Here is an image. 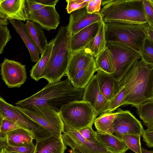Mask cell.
<instances>
[{
	"label": "cell",
	"mask_w": 153,
	"mask_h": 153,
	"mask_svg": "<svg viewBox=\"0 0 153 153\" xmlns=\"http://www.w3.org/2000/svg\"><path fill=\"white\" fill-rule=\"evenodd\" d=\"M84 89L74 87L67 78L48 84L28 97L17 101L16 106L28 109L48 105L60 110L62 106L71 102L83 99Z\"/></svg>",
	"instance_id": "6da1fadb"
},
{
	"label": "cell",
	"mask_w": 153,
	"mask_h": 153,
	"mask_svg": "<svg viewBox=\"0 0 153 153\" xmlns=\"http://www.w3.org/2000/svg\"><path fill=\"white\" fill-rule=\"evenodd\" d=\"M72 20L70 16L68 24L60 27L55 37V42L42 78L48 83L53 84L61 81L66 74L72 52L71 47Z\"/></svg>",
	"instance_id": "7a4b0ae2"
},
{
	"label": "cell",
	"mask_w": 153,
	"mask_h": 153,
	"mask_svg": "<svg viewBox=\"0 0 153 153\" xmlns=\"http://www.w3.org/2000/svg\"><path fill=\"white\" fill-rule=\"evenodd\" d=\"M102 5L99 13L105 23H147L143 0H102Z\"/></svg>",
	"instance_id": "3957f363"
},
{
	"label": "cell",
	"mask_w": 153,
	"mask_h": 153,
	"mask_svg": "<svg viewBox=\"0 0 153 153\" xmlns=\"http://www.w3.org/2000/svg\"><path fill=\"white\" fill-rule=\"evenodd\" d=\"M105 23L107 43L122 44L140 53L148 36L149 26L147 23L131 24L109 22Z\"/></svg>",
	"instance_id": "277c9868"
},
{
	"label": "cell",
	"mask_w": 153,
	"mask_h": 153,
	"mask_svg": "<svg viewBox=\"0 0 153 153\" xmlns=\"http://www.w3.org/2000/svg\"><path fill=\"white\" fill-rule=\"evenodd\" d=\"M60 114L64 124L78 130L92 127L98 116L90 104L83 100L62 105Z\"/></svg>",
	"instance_id": "5b68a950"
},
{
	"label": "cell",
	"mask_w": 153,
	"mask_h": 153,
	"mask_svg": "<svg viewBox=\"0 0 153 153\" xmlns=\"http://www.w3.org/2000/svg\"><path fill=\"white\" fill-rule=\"evenodd\" d=\"M137 74L131 94L125 99L124 105L133 106L153 100V65L142 60L136 62Z\"/></svg>",
	"instance_id": "8992f818"
},
{
	"label": "cell",
	"mask_w": 153,
	"mask_h": 153,
	"mask_svg": "<svg viewBox=\"0 0 153 153\" xmlns=\"http://www.w3.org/2000/svg\"><path fill=\"white\" fill-rule=\"evenodd\" d=\"M14 107L26 117L43 127L51 134L62 136L64 124L60 110L48 105L28 109L16 106Z\"/></svg>",
	"instance_id": "52a82bcc"
},
{
	"label": "cell",
	"mask_w": 153,
	"mask_h": 153,
	"mask_svg": "<svg viewBox=\"0 0 153 153\" xmlns=\"http://www.w3.org/2000/svg\"><path fill=\"white\" fill-rule=\"evenodd\" d=\"M0 116L10 119L21 128L30 132L36 141L52 135L48 131L26 117L1 97H0Z\"/></svg>",
	"instance_id": "ba28073f"
},
{
	"label": "cell",
	"mask_w": 153,
	"mask_h": 153,
	"mask_svg": "<svg viewBox=\"0 0 153 153\" xmlns=\"http://www.w3.org/2000/svg\"><path fill=\"white\" fill-rule=\"evenodd\" d=\"M106 46L114 56L116 71L112 75L120 82L133 65L141 59L140 55L133 49L120 43H108Z\"/></svg>",
	"instance_id": "9c48e42d"
},
{
	"label": "cell",
	"mask_w": 153,
	"mask_h": 153,
	"mask_svg": "<svg viewBox=\"0 0 153 153\" xmlns=\"http://www.w3.org/2000/svg\"><path fill=\"white\" fill-rule=\"evenodd\" d=\"M62 137L64 144L71 149L70 153H110L100 144L87 140L78 130L65 124Z\"/></svg>",
	"instance_id": "30bf717a"
},
{
	"label": "cell",
	"mask_w": 153,
	"mask_h": 153,
	"mask_svg": "<svg viewBox=\"0 0 153 153\" xmlns=\"http://www.w3.org/2000/svg\"><path fill=\"white\" fill-rule=\"evenodd\" d=\"M95 63L94 56L87 48L72 53L66 74L68 79L70 80L74 78L88 76Z\"/></svg>",
	"instance_id": "8fae6325"
},
{
	"label": "cell",
	"mask_w": 153,
	"mask_h": 153,
	"mask_svg": "<svg viewBox=\"0 0 153 153\" xmlns=\"http://www.w3.org/2000/svg\"><path fill=\"white\" fill-rule=\"evenodd\" d=\"M117 112L114 121V135L122 140L126 134L142 135L143 126L130 111L118 108Z\"/></svg>",
	"instance_id": "7c38bea8"
},
{
	"label": "cell",
	"mask_w": 153,
	"mask_h": 153,
	"mask_svg": "<svg viewBox=\"0 0 153 153\" xmlns=\"http://www.w3.org/2000/svg\"><path fill=\"white\" fill-rule=\"evenodd\" d=\"M1 75L9 88H20L27 79L25 65L5 58L1 64Z\"/></svg>",
	"instance_id": "4fadbf2b"
},
{
	"label": "cell",
	"mask_w": 153,
	"mask_h": 153,
	"mask_svg": "<svg viewBox=\"0 0 153 153\" xmlns=\"http://www.w3.org/2000/svg\"><path fill=\"white\" fill-rule=\"evenodd\" d=\"M82 100L89 103L98 115L108 112L110 101L101 92L96 74L94 75L85 88Z\"/></svg>",
	"instance_id": "5bb4252c"
},
{
	"label": "cell",
	"mask_w": 153,
	"mask_h": 153,
	"mask_svg": "<svg viewBox=\"0 0 153 153\" xmlns=\"http://www.w3.org/2000/svg\"><path fill=\"white\" fill-rule=\"evenodd\" d=\"M27 20L36 22L49 31L57 28L60 22V16L55 6H47L29 14Z\"/></svg>",
	"instance_id": "9a60e30c"
},
{
	"label": "cell",
	"mask_w": 153,
	"mask_h": 153,
	"mask_svg": "<svg viewBox=\"0 0 153 153\" xmlns=\"http://www.w3.org/2000/svg\"><path fill=\"white\" fill-rule=\"evenodd\" d=\"M25 0H0V17L8 20L25 21L28 16L25 9Z\"/></svg>",
	"instance_id": "2e32d148"
},
{
	"label": "cell",
	"mask_w": 153,
	"mask_h": 153,
	"mask_svg": "<svg viewBox=\"0 0 153 153\" xmlns=\"http://www.w3.org/2000/svg\"><path fill=\"white\" fill-rule=\"evenodd\" d=\"M70 16L72 20V35L77 33L93 24L103 21L100 13H89L86 7L73 12Z\"/></svg>",
	"instance_id": "e0dca14e"
},
{
	"label": "cell",
	"mask_w": 153,
	"mask_h": 153,
	"mask_svg": "<svg viewBox=\"0 0 153 153\" xmlns=\"http://www.w3.org/2000/svg\"><path fill=\"white\" fill-rule=\"evenodd\" d=\"M101 22L93 24L72 35L71 47L72 53L84 49L89 44L97 34Z\"/></svg>",
	"instance_id": "ac0fdd59"
},
{
	"label": "cell",
	"mask_w": 153,
	"mask_h": 153,
	"mask_svg": "<svg viewBox=\"0 0 153 153\" xmlns=\"http://www.w3.org/2000/svg\"><path fill=\"white\" fill-rule=\"evenodd\" d=\"M9 22L23 40L30 53L31 61L37 62L40 59V53L29 33L25 24L22 21L15 20Z\"/></svg>",
	"instance_id": "d6986e66"
},
{
	"label": "cell",
	"mask_w": 153,
	"mask_h": 153,
	"mask_svg": "<svg viewBox=\"0 0 153 153\" xmlns=\"http://www.w3.org/2000/svg\"><path fill=\"white\" fill-rule=\"evenodd\" d=\"M93 134L98 143L110 153H125L129 149L122 140L112 134L94 131Z\"/></svg>",
	"instance_id": "ffe728a7"
},
{
	"label": "cell",
	"mask_w": 153,
	"mask_h": 153,
	"mask_svg": "<svg viewBox=\"0 0 153 153\" xmlns=\"http://www.w3.org/2000/svg\"><path fill=\"white\" fill-rule=\"evenodd\" d=\"M67 149L62 136L51 135L36 141L33 153H65Z\"/></svg>",
	"instance_id": "44dd1931"
},
{
	"label": "cell",
	"mask_w": 153,
	"mask_h": 153,
	"mask_svg": "<svg viewBox=\"0 0 153 153\" xmlns=\"http://www.w3.org/2000/svg\"><path fill=\"white\" fill-rule=\"evenodd\" d=\"M100 89L104 97L110 101L119 89L120 82L116 80L111 74L100 70L96 74Z\"/></svg>",
	"instance_id": "7402d4cb"
},
{
	"label": "cell",
	"mask_w": 153,
	"mask_h": 153,
	"mask_svg": "<svg viewBox=\"0 0 153 153\" xmlns=\"http://www.w3.org/2000/svg\"><path fill=\"white\" fill-rule=\"evenodd\" d=\"M55 40L54 38L48 43L39 60L30 71V77L36 81L42 78V75L49 60Z\"/></svg>",
	"instance_id": "603a6c76"
},
{
	"label": "cell",
	"mask_w": 153,
	"mask_h": 153,
	"mask_svg": "<svg viewBox=\"0 0 153 153\" xmlns=\"http://www.w3.org/2000/svg\"><path fill=\"white\" fill-rule=\"evenodd\" d=\"M25 25L29 33L39 49L41 56L48 43L43 28L38 24L29 20H27Z\"/></svg>",
	"instance_id": "cb8c5ba5"
},
{
	"label": "cell",
	"mask_w": 153,
	"mask_h": 153,
	"mask_svg": "<svg viewBox=\"0 0 153 153\" xmlns=\"http://www.w3.org/2000/svg\"><path fill=\"white\" fill-rule=\"evenodd\" d=\"M7 144L19 146L28 145L34 139L33 134L28 131L19 128L6 134Z\"/></svg>",
	"instance_id": "d4e9b609"
},
{
	"label": "cell",
	"mask_w": 153,
	"mask_h": 153,
	"mask_svg": "<svg viewBox=\"0 0 153 153\" xmlns=\"http://www.w3.org/2000/svg\"><path fill=\"white\" fill-rule=\"evenodd\" d=\"M95 59L97 71L100 70L111 74L115 72L116 67L114 56L111 51L107 47Z\"/></svg>",
	"instance_id": "484cf974"
},
{
	"label": "cell",
	"mask_w": 153,
	"mask_h": 153,
	"mask_svg": "<svg viewBox=\"0 0 153 153\" xmlns=\"http://www.w3.org/2000/svg\"><path fill=\"white\" fill-rule=\"evenodd\" d=\"M106 44L105 23L102 21L101 23L98 31L96 36L85 48L90 51L95 59L105 50L106 47Z\"/></svg>",
	"instance_id": "4316f807"
},
{
	"label": "cell",
	"mask_w": 153,
	"mask_h": 153,
	"mask_svg": "<svg viewBox=\"0 0 153 153\" xmlns=\"http://www.w3.org/2000/svg\"><path fill=\"white\" fill-rule=\"evenodd\" d=\"M117 114V111L106 112L97 118L94 123L97 131L101 133L113 134L114 121Z\"/></svg>",
	"instance_id": "83f0119b"
},
{
	"label": "cell",
	"mask_w": 153,
	"mask_h": 153,
	"mask_svg": "<svg viewBox=\"0 0 153 153\" xmlns=\"http://www.w3.org/2000/svg\"><path fill=\"white\" fill-rule=\"evenodd\" d=\"M137 113L147 127V130H153V100H149L139 105H134Z\"/></svg>",
	"instance_id": "f1b7e54d"
},
{
	"label": "cell",
	"mask_w": 153,
	"mask_h": 153,
	"mask_svg": "<svg viewBox=\"0 0 153 153\" xmlns=\"http://www.w3.org/2000/svg\"><path fill=\"white\" fill-rule=\"evenodd\" d=\"M126 96L124 86L120 84L119 88L116 94L110 101L108 113L112 112L120 106L124 105Z\"/></svg>",
	"instance_id": "f546056e"
},
{
	"label": "cell",
	"mask_w": 153,
	"mask_h": 153,
	"mask_svg": "<svg viewBox=\"0 0 153 153\" xmlns=\"http://www.w3.org/2000/svg\"><path fill=\"white\" fill-rule=\"evenodd\" d=\"M139 54L140 59L147 64L153 65V44L148 36L144 41Z\"/></svg>",
	"instance_id": "4dcf8cb0"
},
{
	"label": "cell",
	"mask_w": 153,
	"mask_h": 153,
	"mask_svg": "<svg viewBox=\"0 0 153 153\" xmlns=\"http://www.w3.org/2000/svg\"><path fill=\"white\" fill-rule=\"evenodd\" d=\"M141 136L133 134H126L122 140L129 149L135 153H142L140 141Z\"/></svg>",
	"instance_id": "1f68e13d"
},
{
	"label": "cell",
	"mask_w": 153,
	"mask_h": 153,
	"mask_svg": "<svg viewBox=\"0 0 153 153\" xmlns=\"http://www.w3.org/2000/svg\"><path fill=\"white\" fill-rule=\"evenodd\" d=\"M35 148V146L33 142L28 145L19 146H11L7 144L4 147L8 152L17 153H33Z\"/></svg>",
	"instance_id": "d6a6232c"
},
{
	"label": "cell",
	"mask_w": 153,
	"mask_h": 153,
	"mask_svg": "<svg viewBox=\"0 0 153 153\" xmlns=\"http://www.w3.org/2000/svg\"><path fill=\"white\" fill-rule=\"evenodd\" d=\"M0 133L5 134L7 133L16 129L21 128L16 123L10 119L0 116Z\"/></svg>",
	"instance_id": "836d02e7"
},
{
	"label": "cell",
	"mask_w": 153,
	"mask_h": 153,
	"mask_svg": "<svg viewBox=\"0 0 153 153\" xmlns=\"http://www.w3.org/2000/svg\"><path fill=\"white\" fill-rule=\"evenodd\" d=\"M143 4L147 23L153 28V0H143Z\"/></svg>",
	"instance_id": "e575fe53"
},
{
	"label": "cell",
	"mask_w": 153,
	"mask_h": 153,
	"mask_svg": "<svg viewBox=\"0 0 153 153\" xmlns=\"http://www.w3.org/2000/svg\"><path fill=\"white\" fill-rule=\"evenodd\" d=\"M11 37L7 26H0V54L3 52L7 43L11 39Z\"/></svg>",
	"instance_id": "d590c367"
},
{
	"label": "cell",
	"mask_w": 153,
	"mask_h": 153,
	"mask_svg": "<svg viewBox=\"0 0 153 153\" xmlns=\"http://www.w3.org/2000/svg\"><path fill=\"white\" fill-rule=\"evenodd\" d=\"M25 11L27 16L29 14L46 6L37 3L34 0H25Z\"/></svg>",
	"instance_id": "8d00e7d4"
},
{
	"label": "cell",
	"mask_w": 153,
	"mask_h": 153,
	"mask_svg": "<svg viewBox=\"0 0 153 153\" xmlns=\"http://www.w3.org/2000/svg\"><path fill=\"white\" fill-rule=\"evenodd\" d=\"M66 1L67 3L66 9L69 14L79 9L86 7L88 4L87 3H79L77 0H67Z\"/></svg>",
	"instance_id": "74e56055"
},
{
	"label": "cell",
	"mask_w": 153,
	"mask_h": 153,
	"mask_svg": "<svg viewBox=\"0 0 153 153\" xmlns=\"http://www.w3.org/2000/svg\"><path fill=\"white\" fill-rule=\"evenodd\" d=\"M102 0H90L86 7L87 12L90 14L99 13L101 10Z\"/></svg>",
	"instance_id": "f35d334b"
},
{
	"label": "cell",
	"mask_w": 153,
	"mask_h": 153,
	"mask_svg": "<svg viewBox=\"0 0 153 153\" xmlns=\"http://www.w3.org/2000/svg\"><path fill=\"white\" fill-rule=\"evenodd\" d=\"M78 131L81 135L88 141L96 143H99L93 134L94 130L92 126L85 128Z\"/></svg>",
	"instance_id": "ab89813d"
},
{
	"label": "cell",
	"mask_w": 153,
	"mask_h": 153,
	"mask_svg": "<svg viewBox=\"0 0 153 153\" xmlns=\"http://www.w3.org/2000/svg\"><path fill=\"white\" fill-rule=\"evenodd\" d=\"M141 136L146 145L149 147L153 148V130H144Z\"/></svg>",
	"instance_id": "60d3db41"
},
{
	"label": "cell",
	"mask_w": 153,
	"mask_h": 153,
	"mask_svg": "<svg viewBox=\"0 0 153 153\" xmlns=\"http://www.w3.org/2000/svg\"><path fill=\"white\" fill-rule=\"evenodd\" d=\"M37 3L45 6H56L59 0H34Z\"/></svg>",
	"instance_id": "b9f144b4"
},
{
	"label": "cell",
	"mask_w": 153,
	"mask_h": 153,
	"mask_svg": "<svg viewBox=\"0 0 153 153\" xmlns=\"http://www.w3.org/2000/svg\"><path fill=\"white\" fill-rule=\"evenodd\" d=\"M7 144V141L6 135L5 134L0 133V150L4 148L5 146Z\"/></svg>",
	"instance_id": "7bdbcfd3"
},
{
	"label": "cell",
	"mask_w": 153,
	"mask_h": 153,
	"mask_svg": "<svg viewBox=\"0 0 153 153\" xmlns=\"http://www.w3.org/2000/svg\"><path fill=\"white\" fill-rule=\"evenodd\" d=\"M148 37L153 44V28L149 26L148 30Z\"/></svg>",
	"instance_id": "ee69618b"
},
{
	"label": "cell",
	"mask_w": 153,
	"mask_h": 153,
	"mask_svg": "<svg viewBox=\"0 0 153 153\" xmlns=\"http://www.w3.org/2000/svg\"><path fill=\"white\" fill-rule=\"evenodd\" d=\"M8 24L7 19L4 18L0 17V26H7Z\"/></svg>",
	"instance_id": "f6af8a7d"
},
{
	"label": "cell",
	"mask_w": 153,
	"mask_h": 153,
	"mask_svg": "<svg viewBox=\"0 0 153 153\" xmlns=\"http://www.w3.org/2000/svg\"><path fill=\"white\" fill-rule=\"evenodd\" d=\"M142 153H153V151H149L142 148Z\"/></svg>",
	"instance_id": "bcb514c9"
},
{
	"label": "cell",
	"mask_w": 153,
	"mask_h": 153,
	"mask_svg": "<svg viewBox=\"0 0 153 153\" xmlns=\"http://www.w3.org/2000/svg\"><path fill=\"white\" fill-rule=\"evenodd\" d=\"M0 153H10L7 152L4 149V148L0 150Z\"/></svg>",
	"instance_id": "7dc6e473"
},
{
	"label": "cell",
	"mask_w": 153,
	"mask_h": 153,
	"mask_svg": "<svg viewBox=\"0 0 153 153\" xmlns=\"http://www.w3.org/2000/svg\"><path fill=\"white\" fill-rule=\"evenodd\" d=\"M15 153V152H11V153Z\"/></svg>",
	"instance_id": "c3c4849f"
}]
</instances>
